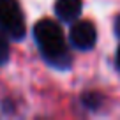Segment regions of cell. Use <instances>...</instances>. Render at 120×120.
I'll return each mask as SVG.
<instances>
[{"label":"cell","mask_w":120,"mask_h":120,"mask_svg":"<svg viewBox=\"0 0 120 120\" xmlns=\"http://www.w3.org/2000/svg\"><path fill=\"white\" fill-rule=\"evenodd\" d=\"M55 12L62 21H76L81 14V0H56Z\"/></svg>","instance_id":"obj_4"},{"label":"cell","mask_w":120,"mask_h":120,"mask_svg":"<svg viewBox=\"0 0 120 120\" xmlns=\"http://www.w3.org/2000/svg\"><path fill=\"white\" fill-rule=\"evenodd\" d=\"M9 42H7V37L4 34H0V65H4L5 62L9 60Z\"/></svg>","instance_id":"obj_5"},{"label":"cell","mask_w":120,"mask_h":120,"mask_svg":"<svg viewBox=\"0 0 120 120\" xmlns=\"http://www.w3.org/2000/svg\"><path fill=\"white\" fill-rule=\"evenodd\" d=\"M116 67L120 69V46H118V49H116Z\"/></svg>","instance_id":"obj_7"},{"label":"cell","mask_w":120,"mask_h":120,"mask_svg":"<svg viewBox=\"0 0 120 120\" xmlns=\"http://www.w3.org/2000/svg\"><path fill=\"white\" fill-rule=\"evenodd\" d=\"M69 41L74 48L78 49H90L97 41V32H95V26L90 21H72V26L69 30Z\"/></svg>","instance_id":"obj_3"},{"label":"cell","mask_w":120,"mask_h":120,"mask_svg":"<svg viewBox=\"0 0 120 120\" xmlns=\"http://www.w3.org/2000/svg\"><path fill=\"white\" fill-rule=\"evenodd\" d=\"M115 32H116V35L120 37V16L116 18V21H115Z\"/></svg>","instance_id":"obj_6"},{"label":"cell","mask_w":120,"mask_h":120,"mask_svg":"<svg viewBox=\"0 0 120 120\" xmlns=\"http://www.w3.org/2000/svg\"><path fill=\"white\" fill-rule=\"evenodd\" d=\"M0 30L16 41L25 35V18L18 0H0Z\"/></svg>","instance_id":"obj_2"},{"label":"cell","mask_w":120,"mask_h":120,"mask_svg":"<svg viewBox=\"0 0 120 120\" xmlns=\"http://www.w3.org/2000/svg\"><path fill=\"white\" fill-rule=\"evenodd\" d=\"M34 37L39 49H41V55L44 56L48 64L60 69L69 67L71 55H69L67 44H65L64 32L58 23L51 21V19L37 21L34 26Z\"/></svg>","instance_id":"obj_1"}]
</instances>
